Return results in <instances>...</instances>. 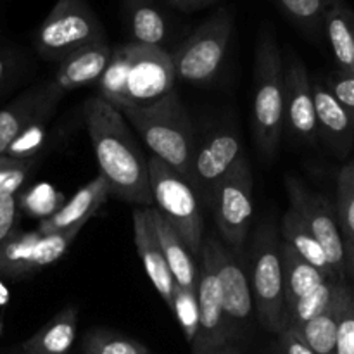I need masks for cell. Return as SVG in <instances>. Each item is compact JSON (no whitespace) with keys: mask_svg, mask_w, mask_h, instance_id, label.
<instances>
[{"mask_svg":"<svg viewBox=\"0 0 354 354\" xmlns=\"http://www.w3.org/2000/svg\"><path fill=\"white\" fill-rule=\"evenodd\" d=\"M83 120L99 175L107 182L111 194L124 203L151 207L149 159L131 135L123 114L99 95H93L83 104Z\"/></svg>","mask_w":354,"mask_h":354,"instance_id":"obj_1","label":"cell"},{"mask_svg":"<svg viewBox=\"0 0 354 354\" xmlns=\"http://www.w3.org/2000/svg\"><path fill=\"white\" fill-rule=\"evenodd\" d=\"M138 131L152 156L166 166L189 178L190 162L196 152V133L185 106L175 93H168L156 102L120 111Z\"/></svg>","mask_w":354,"mask_h":354,"instance_id":"obj_2","label":"cell"},{"mask_svg":"<svg viewBox=\"0 0 354 354\" xmlns=\"http://www.w3.org/2000/svg\"><path fill=\"white\" fill-rule=\"evenodd\" d=\"M252 131L259 152L272 159L286 128V82L283 59L273 28L268 23L258 35L254 54Z\"/></svg>","mask_w":354,"mask_h":354,"instance_id":"obj_3","label":"cell"},{"mask_svg":"<svg viewBox=\"0 0 354 354\" xmlns=\"http://www.w3.org/2000/svg\"><path fill=\"white\" fill-rule=\"evenodd\" d=\"M252 303L263 327L279 335L287 327L286 287H283L280 232L273 220H265L256 230L249 270Z\"/></svg>","mask_w":354,"mask_h":354,"instance_id":"obj_4","label":"cell"},{"mask_svg":"<svg viewBox=\"0 0 354 354\" xmlns=\"http://www.w3.org/2000/svg\"><path fill=\"white\" fill-rule=\"evenodd\" d=\"M152 206L175 228L190 252L197 256L204 242L201 201L192 185L156 156L149 158Z\"/></svg>","mask_w":354,"mask_h":354,"instance_id":"obj_5","label":"cell"},{"mask_svg":"<svg viewBox=\"0 0 354 354\" xmlns=\"http://www.w3.org/2000/svg\"><path fill=\"white\" fill-rule=\"evenodd\" d=\"M234 35V14L221 7L211 14L171 54L176 80L207 85L216 78Z\"/></svg>","mask_w":354,"mask_h":354,"instance_id":"obj_6","label":"cell"},{"mask_svg":"<svg viewBox=\"0 0 354 354\" xmlns=\"http://www.w3.org/2000/svg\"><path fill=\"white\" fill-rule=\"evenodd\" d=\"M107 40L102 23L86 0H57L35 31L33 44L47 61H61L71 52Z\"/></svg>","mask_w":354,"mask_h":354,"instance_id":"obj_7","label":"cell"},{"mask_svg":"<svg viewBox=\"0 0 354 354\" xmlns=\"http://www.w3.org/2000/svg\"><path fill=\"white\" fill-rule=\"evenodd\" d=\"M199 254L203 261L209 263L216 275L221 290L225 324L230 342L234 344L235 341L244 337L254 310L249 273L235 252L214 237L204 239Z\"/></svg>","mask_w":354,"mask_h":354,"instance_id":"obj_8","label":"cell"},{"mask_svg":"<svg viewBox=\"0 0 354 354\" xmlns=\"http://www.w3.org/2000/svg\"><path fill=\"white\" fill-rule=\"evenodd\" d=\"M209 209L227 248L241 254L252 223V173L245 156L218 183Z\"/></svg>","mask_w":354,"mask_h":354,"instance_id":"obj_9","label":"cell"},{"mask_svg":"<svg viewBox=\"0 0 354 354\" xmlns=\"http://www.w3.org/2000/svg\"><path fill=\"white\" fill-rule=\"evenodd\" d=\"M286 187L290 209L299 214L308 230L320 242L335 277L339 280H346L344 239L335 216V207L324 196L306 189L296 176H286Z\"/></svg>","mask_w":354,"mask_h":354,"instance_id":"obj_10","label":"cell"},{"mask_svg":"<svg viewBox=\"0 0 354 354\" xmlns=\"http://www.w3.org/2000/svg\"><path fill=\"white\" fill-rule=\"evenodd\" d=\"M128 45L130 66L123 109L147 106L171 93L176 82L171 54L159 47H144L131 41Z\"/></svg>","mask_w":354,"mask_h":354,"instance_id":"obj_11","label":"cell"},{"mask_svg":"<svg viewBox=\"0 0 354 354\" xmlns=\"http://www.w3.org/2000/svg\"><path fill=\"white\" fill-rule=\"evenodd\" d=\"M242 158H244V149H242L241 137L228 128L214 131L201 147H196L187 182L192 185L199 201L209 207L218 183Z\"/></svg>","mask_w":354,"mask_h":354,"instance_id":"obj_12","label":"cell"},{"mask_svg":"<svg viewBox=\"0 0 354 354\" xmlns=\"http://www.w3.org/2000/svg\"><path fill=\"white\" fill-rule=\"evenodd\" d=\"M286 82V127L299 144L313 145L318 140L311 80L303 59L290 50L283 66Z\"/></svg>","mask_w":354,"mask_h":354,"instance_id":"obj_13","label":"cell"},{"mask_svg":"<svg viewBox=\"0 0 354 354\" xmlns=\"http://www.w3.org/2000/svg\"><path fill=\"white\" fill-rule=\"evenodd\" d=\"M196 292L197 304H199V332L190 348L192 354H211L232 342L225 324L220 286L213 268L206 261H203L199 270Z\"/></svg>","mask_w":354,"mask_h":354,"instance_id":"obj_14","label":"cell"},{"mask_svg":"<svg viewBox=\"0 0 354 354\" xmlns=\"http://www.w3.org/2000/svg\"><path fill=\"white\" fill-rule=\"evenodd\" d=\"M133 237L135 248H137L140 261L144 265L147 279L158 290L161 299L168 304L171 310L173 292H175V280L169 273L166 259L162 256L161 245L156 237L154 227H152L149 207H138L133 211Z\"/></svg>","mask_w":354,"mask_h":354,"instance_id":"obj_15","label":"cell"},{"mask_svg":"<svg viewBox=\"0 0 354 354\" xmlns=\"http://www.w3.org/2000/svg\"><path fill=\"white\" fill-rule=\"evenodd\" d=\"M318 137L339 156L349 154L354 144V120L322 82H311Z\"/></svg>","mask_w":354,"mask_h":354,"instance_id":"obj_16","label":"cell"},{"mask_svg":"<svg viewBox=\"0 0 354 354\" xmlns=\"http://www.w3.org/2000/svg\"><path fill=\"white\" fill-rule=\"evenodd\" d=\"M64 92L54 82L33 86L26 93L0 111V156H6L10 144L23 133L24 128L37 114L55 99H62Z\"/></svg>","mask_w":354,"mask_h":354,"instance_id":"obj_17","label":"cell"},{"mask_svg":"<svg viewBox=\"0 0 354 354\" xmlns=\"http://www.w3.org/2000/svg\"><path fill=\"white\" fill-rule=\"evenodd\" d=\"M111 196L109 185L100 175L90 180L86 185L76 190L71 199L66 201L52 216L40 221L37 230L40 234H54V232L68 230L73 227H85L86 221L100 209L107 197Z\"/></svg>","mask_w":354,"mask_h":354,"instance_id":"obj_18","label":"cell"},{"mask_svg":"<svg viewBox=\"0 0 354 354\" xmlns=\"http://www.w3.org/2000/svg\"><path fill=\"white\" fill-rule=\"evenodd\" d=\"M111 54H113V47L107 40L95 41V44L85 45V47L71 52L59 61L54 83L64 93L68 90L78 88V86L93 85L106 71Z\"/></svg>","mask_w":354,"mask_h":354,"instance_id":"obj_19","label":"cell"},{"mask_svg":"<svg viewBox=\"0 0 354 354\" xmlns=\"http://www.w3.org/2000/svg\"><path fill=\"white\" fill-rule=\"evenodd\" d=\"M131 44L162 48L171 37V21L158 0H121Z\"/></svg>","mask_w":354,"mask_h":354,"instance_id":"obj_20","label":"cell"},{"mask_svg":"<svg viewBox=\"0 0 354 354\" xmlns=\"http://www.w3.org/2000/svg\"><path fill=\"white\" fill-rule=\"evenodd\" d=\"M149 214H151L156 237H158L159 245H161L162 256H165L169 273L175 280V286L187 290H196L197 277H199V270L196 266V256L187 249V245L183 244L175 228L158 213L154 206L149 207Z\"/></svg>","mask_w":354,"mask_h":354,"instance_id":"obj_21","label":"cell"},{"mask_svg":"<svg viewBox=\"0 0 354 354\" xmlns=\"http://www.w3.org/2000/svg\"><path fill=\"white\" fill-rule=\"evenodd\" d=\"M351 296V287H349L348 280H344L339 286V290L335 294L334 301L330 303V306L324 313L318 315L317 318L304 324L303 327L296 328L299 337L310 346L311 351L315 354H334L339 322H341L342 313H344Z\"/></svg>","mask_w":354,"mask_h":354,"instance_id":"obj_22","label":"cell"},{"mask_svg":"<svg viewBox=\"0 0 354 354\" xmlns=\"http://www.w3.org/2000/svg\"><path fill=\"white\" fill-rule=\"evenodd\" d=\"M78 332V306L71 304L59 311L37 334L21 344L23 354H68Z\"/></svg>","mask_w":354,"mask_h":354,"instance_id":"obj_23","label":"cell"},{"mask_svg":"<svg viewBox=\"0 0 354 354\" xmlns=\"http://www.w3.org/2000/svg\"><path fill=\"white\" fill-rule=\"evenodd\" d=\"M324 33L339 71L354 75V10L344 0H334L324 19Z\"/></svg>","mask_w":354,"mask_h":354,"instance_id":"obj_24","label":"cell"},{"mask_svg":"<svg viewBox=\"0 0 354 354\" xmlns=\"http://www.w3.org/2000/svg\"><path fill=\"white\" fill-rule=\"evenodd\" d=\"M41 234L33 232H12L10 237L0 244V277L19 280L40 272L38 263V241Z\"/></svg>","mask_w":354,"mask_h":354,"instance_id":"obj_25","label":"cell"},{"mask_svg":"<svg viewBox=\"0 0 354 354\" xmlns=\"http://www.w3.org/2000/svg\"><path fill=\"white\" fill-rule=\"evenodd\" d=\"M280 239H282L286 244H289L304 261H308L310 265H313L318 272L324 273L327 279H335V273L332 272V266L328 263L327 254H325L324 248L320 245V242L315 239V235L308 230L306 225L303 223V220L299 218V214L294 209H287V213L282 216L280 221Z\"/></svg>","mask_w":354,"mask_h":354,"instance_id":"obj_26","label":"cell"},{"mask_svg":"<svg viewBox=\"0 0 354 354\" xmlns=\"http://www.w3.org/2000/svg\"><path fill=\"white\" fill-rule=\"evenodd\" d=\"M280 258H282L283 287H286V308L290 306L299 297L306 296L308 292L315 290L327 280H335L327 279L313 265L304 261L282 239H280Z\"/></svg>","mask_w":354,"mask_h":354,"instance_id":"obj_27","label":"cell"},{"mask_svg":"<svg viewBox=\"0 0 354 354\" xmlns=\"http://www.w3.org/2000/svg\"><path fill=\"white\" fill-rule=\"evenodd\" d=\"M128 66H130V45L123 44L113 48L109 64L97 82L99 97L121 111L124 107V88H127Z\"/></svg>","mask_w":354,"mask_h":354,"instance_id":"obj_28","label":"cell"},{"mask_svg":"<svg viewBox=\"0 0 354 354\" xmlns=\"http://www.w3.org/2000/svg\"><path fill=\"white\" fill-rule=\"evenodd\" d=\"M341 282H344V280H327L315 290L308 292L306 296L299 297L290 306H287V327L296 330V328L303 327L304 324L324 313L334 301Z\"/></svg>","mask_w":354,"mask_h":354,"instance_id":"obj_29","label":"cell"},{"mask_svg":"<svg viewBox=\"0 0 354 354\" xmlns=\"http://www.w3.org/2000/svg\"><path fill=\"white\" fill-rule=\"evenodd\" d=\"M282 14L299 30L317 38L324 33V19L334 0H273Z\"/></svg>","mask_w":354,"mask_h":354,"instance_id":"obj_30","label":"cell"},{"mask_svg":"<svg viewBox=\"0 0 354 354\" xmlns=\"http://www.w3.org/2000/svg\"><path fill=\"white\" fill-rule=\"evenodd\" d=\"M61 102V99H55L48 102L40 113L37 114L33 121L23 130V133L10 144L9 151L6 156L16 159H30L37 154L47 138V121L50 120L52 114L55 113V107Z\"/></svg>","mask_w":354,"mask_h":354,"instance_id":"obj_31","label":"cell"},{"mask_svg":"<svg viewBox=\"0 0 354 354\" xmlns=\"http://www.w3.org/2000/svg\"><path fill=\"white\" fill-rule=\"evenodd\" d=\"M82 348L83 354H151L142 342L107 328H90Z\"/></svg>","mask_w":354,"mask_h":354,"instance_id":"obj_32","label":"cell"},{"mask_svg":"<svg viewBox=\"0 0 354 354\" xmlns=\"http://www.w3.org/2000/svg\"><path fill=\"white\" fill-rule=\"evenodd\" d=\"M64 203L66 197L50 183H38V185L31 187L26 192L21 194L19 197L21 207L30 216L38 218L40 221L52 216Z\"/></svg>","mask_w":354,"mask_h":354,"instance_id":"obj_33","label":"cell"},{"mask_svg":"<svg viewBox=\"0 0 354 354\" xmlns=\"http://www.w3.org/2000/svg\"><path fill=\"white\" fill-rule=\"evenodd\" d=\"M171 311L175 315L176 324L182 328L183 337L192 346L199 332V304H197L196 290H187L175 286Z\"/></svg>","mask_w":354,"mask_h":354,"instance_id":"obj_34","label":"cell"},{"mask_svg":"<svg viewBox=\"0 0 354 354\" xmlns=\"http://www.w3.org/2000/svg\"><path fill=\"white\" fill-rule=\"evenodd\" d=\"M335 216L344 242H354V185L342 171L337 176Z\"/></svg>","mask_w":354,"mask_h":354,"instance_id":"obj_35","label":"cell"},{"mask_svg":"<svg viewBox=\"0 0 354 354\" xmlns=\"http://www.w3.org/2000/svg\"><path fill=\"white\" fill-rule=\"evenodd\" d=\"M33 165V158L16 159L9 156H0V197L16 196Z\"/></svg>","mask_w":354,"mask_h":354,"instance_id":"obj_36","label":"cell"},{"mask_svg":"<svg viewBox=\"0 0 354 354\" xmlns=\"http://www.w3.org/2000/svg\"><path fill=\"white\" fill-rule=\"evenodd\" d=\"M324 85L354 120V75L335 71L328 76Z\"/></svg>","mask_w":354,"mask_h":354,"instance_id":"obj_37","label":"cell"},{"mask_svg":"<svg viewBox=\"0 0 354 354\" xmlns=\"http://www.w3.org/2000/svg\"><path fill=\"white\" fill-rule=\"evenodd\" d=\"M334 354H354V294L339 322Z\"/></svg>","mask_w":354,"mask_h":354,"instance_id":"obj_38","label":"cell"},{"mask_svg":"<svg viewBox=\"0 0 354 354\" xmlns=\"http://www.w3.org/2000/svg\"><path fill=\"white\" fill-rule=\"evenodd\" d=\"M17 213V197L3 196L0 197V244L10 237L14 232Z\"/></svg>","mask_w":354,"mask_h":354,"instance_id":"obj_39","label":"cell"},{"mask_svg":"<svg viewBox=\"0 0 354 354\" xmlns=\"http://www.w3.org/2000/svg\"><path fill=\"white\" fill-rule=\"evenodd\" d=\"M277 337H279L277 354H315L310 346L292 328L286 327Z\"/></svg>","mask_w":354,"mask_h":354,"instance_id":"obj_40","label":"cell"},{"mask_svg":"<svg viewBox=\"0 0 354 354\" xmlns=\"http://www.w3.org/2000/svg\"><path fill=\"white\" fill-rule=\"evenodd\" d=\"M162 2L175 7V9L182 10V12H196V10L214 6V3H218L220 0H162Z\"/></svg>","mask_w":354,"mask_h":354,"instance_id":"obj_41","label":"cell"},{"mask_svg":"<svg viewBox=\"0 0 354 354\" xmlns=\"http://www.w3.org/2000/svg\"><path fill=\"white\" fill-rule=\"evenodd\" d=\"M344 251H346V280L351 279V287L354 294V242H344Z\"/></svg>","mask_w":354,"mask_h":354,"instance_id":"obj_42","label":"cell"},{"mask_svg":"<svg viewBox=\"0 0 354 354\" xmlns=\"http://www.w3.org/2000/svg\"><path fill=\"white\" fill-rule=\"evenodd\" d=\"M9 68H10L9 55H6V54H2V52H0V83H2L3 78H6Z\"/></svg>","mask_w":354,"mask_h":354,"instance_id":"obj_43","label":"cell"},{"mask_svg":"<svg viewBox=\"0 0 354 354\" xmlns=\"http://www.w3.org/2000/svg\"><path fill=\"white\" fill-rule=\"evenodd\" d=\"M9 299H10L9 290H7V287L3 286L2 280H0V306H7Z\"/></svg>","mask_w":354,"mask_h":354,"instance_id":"obj_44","label":"cell"},{"mask_svg":"<svg viewBox=\"0 0 354 354\" xmlns=\"http://www.w3.org/2000/svg\"><path fill=\"white\" fill-rule=\"evenodd\" d=\"M211 354H239V351L234 344H228V346H223V348L216 349V351H213Z\"/></svg>","mask_w":354,"mask_h":354,"instance_id":"obj_45","label":"cell"},{"mask_svg":"<svg viewBox=\"0 0 354 354\" xmlns=\"http://www.w3.org/2000/svg\"><path fill=\"white\" fill-rule=\"evenodd\" d=\"M342 173H344L346 176H348L349 180H351V183L354 185V161H351V162H348V165L344 166V168L341 169Z\"/></svg>","mask_w":354,"mask_h":354,"instance_id":"obj_46","label":"cell"},{"mask_svg":"<svg viewBox=\"0 0 354 354\" xmlns=\"http://www.w3.org/2000/svg\"><path fill=\"white\" fill-rule=\"evenodd\" d=\"M3 330H6V320H3V315H0V337H2Z\"/></svg>","mask_w":354,"mask_h":354,"instance_id":"obj_47","label":"cell"},{"mask_svg":"<svg viewBox=\"0 0 354 354\" xmlns=\"http://www.w3.org/2000/svg\"><path fill=\"white\" fill-rule=\"evenodd\" d=\"M275 354H277V353H275Z\"/></svg>","mask_w":354,"mask_h":354,"instance_id":"obj_48","label":"cell"}]
</instances>
